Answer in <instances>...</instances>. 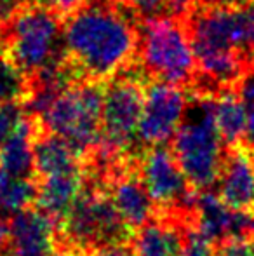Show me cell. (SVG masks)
<instances>
[{"instance_id":"19","label":"cell","mask_w":254,"mask_h":256,"mask_svg":"<svg viewBox=\"0 0 254 256\" xmlns=\"http://www.w3.org/2000/svg\"><path fill=\"white\" fill-rule=\"evenodd\" d=\"M37 200V183L17 178L0 168V220L10 222L17 212L31 208Z\"/></svg>"},{"instance_id":"26","label":"cell","mask_w":254,"mask_h":256,"mask_svg":"<svg viewBox=\"0 0 254 256\" xmlns=\"http://www.w3.org/2000/svg\"><path fill=\"white\" fill-rule=\"evenodd\" d=\"M42 2H45L49 7L56 9L59 14H63V16L66 18L68 14L80 9V7L84 6V4H87L89 0H42Z\"/></svg>"},{"instance_id":"25","label":"cell","mask_w":254,"mask_h":256,"mask_svg":"<svg viewBox=\"0 0 254 256\" xmlns=\"http://www.w3.org/2000/svg\"><path fill=\"white\" fill-rule=\"evenodd\" d=\"M91 256H136L134 250H132V244L129 242H115L108 244V246H103L99 250H96Z\"/></svg>"},{"instance_id":"14","label":"cell","mask_w":254,"mask_h":256,"mask_svg":"<svg viewBox=\"0 0 254 256\" xmlns=\"http://www.w3.org/2000/svg\"><path fill=\"white\" fill-rule=\"evenodd\" d=\"M82 155L64 138L45 131L40 124L33 138L35 176L38 180L61 172L78 171Z\"/></svg>"},{"instance_id":"17","label":"cell","mask_w":254,"mask_h":256,"mask_svg":"<svg viewBox=\"0 0 254 256\" xmlns=\"http://www.w3.org/2000/svg\"><path fill=\"white\" fill-rule=\"evenodd\" d=\"M38 120L31 115L28 122L5 143L0 145V168L17 178H31L35 174L33 138Z\"/></svg>"},{"instance_id":"21","label":"cell","mask_w":254,"mask_h":256,"mask_svg":"<svg viewBox=\"0 0 254 256\" xmlns=\"http://www.w3.org/2000/svg\"><path fill=\"white\" fill-rule=\"evenodd\" d=\"M31 114L28 112L23 100L0 103V145L12 138L21 128L28 122Z\"/></svg>"},{"instance_id":"23","label":"cell","mask_w":254,"mask_h":256,"mask_svg":"<svg viewBox=\"0 0 254 256\" xmlns=\"http://www.w3.org/2000/svg\"><path fill=\"white\" fill-rule=\"evenodd\" d=\"M126 6L138 18L139 23L150 18L166 16V0H126Z\"/></svg>"},{"instance_id":"10","label":"cell","mask_w":254,"mask_h":256,"mask_svg":"<svg viewBox=\"0 0 254 256\" xmlns=\"http://www.w3.org/2000/svg\"><path fill=\"white\" fill-rule=\"evenodd\" d=\"M9 250L16 256H58V228L40 209H24L9 223Z\"/></svg>"},{"instance_id":"9","label":"cell","mask_w":254,"mask_h":256,"mask_svg":"<svg viewBox=\"0 0 254 256\" xmlns=\"http://www.w3.org/2000/svg\"><path fill=\"white\" fill-rule=\"evenodd\" d=\"M188 98L185 88L169 82L150 80L138 129V140L148 146L166 145L176 136L187 114Z\"/></svg>"},{"instance_id":"6","label":"cell","mask_w":254,"mask_h":256,"mask_svg":"<svg viewBox=\"0 0 254 256\" xmlns=\"http://www.w3.org/2000/svg\"><path fill=\"white\" fill-rule=\"evenodd\" d=\"M58 226L61 228L64 256H91L103 246L127 242L131 236L108 190H99V186H84Z\"/></svg>"},{"instance_id":"2","label":"cell","mask_w":254,"mask_h":256,"mask_svg":"<svg viewBox=\"0 0 254 256\" xmlns=\"http://www.w3.org/2000/svg\"><path fill=\"white\" fill-rule=\"evenodd\" d=\"M0 48L26 80L64 58V16L31 0L0 24Z\"/></svg>"},{"instance_id":"22","label":"cell","mask_w":254,"mask_h":256,"mask_svg":"<svg viewBox=\"0 0 254 256\" xmlns=\"http://www.w3.org/2000/svg\"><path fill=\"white\" fill-rule=\"evenodd\" d=\"M183 256H216L214 242L204 236L193 223L187 226V232H185Z\"/></svg>"},{"instance_id":"28","label":"cell","mask_w":254,"mask_h":256,"mask_svg":"<svg viewBox=\"0 0 254 256\" xmlns=\"http://www.w3.org/2000/svg\"><path fill=\"white\" fill-rule=\"evenodd\" d=\"M99 2H108V4H126V0H99Z\"/></svg>"},{"instance_id":"8","label":"cell","mask_w":254,"mask_h":256,"mask_svg":"<svg viewBox=\"0 0 254 256\" xmlns=\"http://www.w3.org/2000/svg\"><path fill=\"white\" fill-rule=\"evenodd\" d=\"M139 176L152 200L162 211L193 218L199 194L187 180L173 150L166 145L150 146L139 158Z\"/></svg>"},{"instance_id":"11","label":"cell","mask_w":254,"mask_h":256,"mask_svg":"<svg viewBox=\"0 0 254 256\" xmlns=\"http://www.w3.org/2000/svg\"><path fill=\"white\" fill-rule=\"evenodd\" d=\"M108 186L113 206L131 232H138L141 226L152 222L157 206L150 197L139 172L129 168V164L110 180Z\"/></svg>"},{"instance_id":"12","label":"cell","mask_w":254,"mask_h":256,"mask_svg":"<svg viewBox=\"0 0 254 256\" xmlns=\"http://www.w3.org/2000/svg\"><path fill=\"white\" fill-rule=\"evenodd\" d=\"M218 196L235 211H254V152L230 146L223 162Z\"/></svg>"},{"instance_id":"1","label":"cell","mask_w":254,"mask_h":256,"mask_svg":"<svg viewBox=\"0 0 254 256\" xmlns=\"http://www.w3.org/2000/svg\"><path fill=\"white\" fill-rule=\"evenodd\" d=\"M139 24L126 4L89 0L64 18V61L78 80H110L138 61Z\"/></svg>"},{"instance_id":"20","label":"cell","mask_w":254,"mask_h":256,"mask_svg":"<svg viewBox=\"0 0 254 256\" xmlns=\"http://www.w3.org/2000/svg\"><path fill=\"white\" fill-rule=\"evenodd\" d=\"M24 94H26V80L0 48V103L23 100Z\"/></svg>"},{"instance_id":"16","label":"cell","mask_w":254,"mask_h":256,"mask_svg":"<svg viewBox=\"0 0 254 256\" xmlns=\"http://www.w3.org/2000/svg\"><path fill=\"white\" fill-rule=\"evenodd\" d=\"M235 220V209L228 208L218 194L213 190L199 192L195 209H193V225L214 244L230 240L232 226Z\"/></svg>"},{"instance_id":"24","label":"cell","mask_w":254,"mask_h":256,"mask_svg":"<svg viewBox=\"0 0 254 256\" xmlns=\"http://www.w3.org/2000/svg\"><path fill=\"white\" fill-rule=\"evenodd\" d=\"M202 0H166V16L187 21Z\"/></svg>"},{"instance_id":"18","label":"cell","mask_w":254,"mask_h":256,"mask_svg":"<svg viewBox=\"0 0 254 256\" xmlns=\"http://www.w3.org/2000/svg\"><path fill=\"white\" fill-rule=\"evenodd\" d=\"M214 117L221 138L227 145L237 146L244 138L248 110L237 91H225L214 100Z\"/></svg>"},{"instance_id":"30","label":"cell","mask_w":254,"mask_h":256,"mask_svg":"<svg viewBox=\"0 0 254 256\" xmlns=\"http://www.w3.org/2000/svg\"><path fill=\"white\" fill-rule=\"evenodd\" d=\"M0 256H16V254H12V253H2Z\"/></svg>"},{"instance_id":"3","label":"cell","mask_w":254,"mask_h":256,"mask_svg":"<svg viewBox=\"0 0 254 256\" xmlns=\"http://www.w3.org/2000/svg\"><path fill=\"white\" fill-rule=\"evenodd\" d=\"M214 96L192 94L187 114L173 138V152L197 192L211 190L220 182L227 143L214 117Z\"/></svg>"},{"instance_id":"4","label":"cell","mask_w":254,"mask_h":256,"mask_svg":"<svg viewBox=\"0 0 254 256\" xmlns=\"http://www.w3.org/2000/svg\"><path fill=\"white\" fill-rule=\"evenodd\" d=\"M138 64L152 80L192 89L197 80V60L187 21L171 16L141 21Z\"/></svg>"},{"instance_id":"13","label":"cell","mask_w":254,"mask_h":256,"mask_svg":"<svg viewBox=\"0 0 254 256\" xmlns=\"http://www.w3.org/2000/svg\"><path fill=\"white\" fill-rule=\"evenodd\" d=\"M193 220L183 214L152 220L136 232L132 250L136 256H183L185 232Z\"/></svg>"},{"instance_id":"15","label":"cell","mask_w":254,"mask_h":256,"mask_svg":"<svg viewBox=\"0 0 254 256\" xmlns=\"http://www.w3.org/2000/svg\"><path fill=\"white\" fill-rule=\"evenodd\" d=\"M82 185L84 178L80 169L38 180L37 200H35L37 208L54 220L56 225H59L80 196L84 188Z\"/></svg>"},{"instance_id":"7","label":"cell","mask_w":254,"mask_h":256,"mask_svg":"<svg viewBox=\"0 0 254 256\" xmlns=\"http://www.w3.org/2000/svg\"><path fill=\"white\" fill-rule=\"evenodd\" d=\"M146 78L148 77L136 61L105 82L99 145L122 157H127L132 146L139 142L138 129L145 106Z\"/></svg>"},{"instance_id":"29","label":"cell","mask_w":254,"mask_h":256,"mask_svg":"<svg viewBox=\"0 0 254 256\" xmlns=\"http://www.w3.org/2000/svg\"><path fill=\"white\" fill-rule=\"evenodd\" d=\"M248 256H254V244H253V248H251V251H249Z\"/></svg>"},{"instance_id":"5","label":"cell","mask_w":254,"mask_h":256,"mask_svg":"<svg viewBox=\"0 0 254 256\" xmlns=\"http://www.w3.org/2000/svg\"><path fill=\"white\" fill-rule=\"evenodd\" d=\"M103 102L105 82H75L37 120L45 131L61 136L82 157H87L101 142Z\"/></svg>"},{"instance_id":"27","label":"cell","mask_w":254,"mask_h":256,"mask_svg":"<svg viewBox=\"0 0 254 256\" xmlns=\"http://www.w3.org/2000/svg\"><path fill=\"white\" fill-rule=\"evenodd\" d=\"M9 248V225L0 220V254Z\"/></svg>"}]
</instances>
